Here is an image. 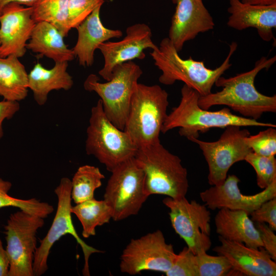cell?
Instances as JSON below:
<instances>
[{"label": "cell", "instance_id": "cell-29", "mask_svg": "<svg viewBox=\"0 0 276 276\" xmlns=\"http://www.w3.org/2000/svg\"><path fill=\"white\" fill-rule=\"evenodd\" d=\"M244 160L255 170L257 184L261 189H265L276 180L275 156H265L251 152L246 156Z\"/></svg>", "mask_w": 276, "mask_h": 276}, {"label": "cell", "instance_id": "cell-31", "mask_svg": "<svg viewBox=\"0 0 276 276\" xmlns=\"http://www.w3.org/2000/svg\"><path fill=\"white\" fill-rule=\"evenodd\" d=\"M246 142L252 152L265 156L276 154L275 127H269L255 135H249Z\"/></svg>", "mask_w": 276, "mask_h": 276}, {"label": "cell", "instance_id": "cell-3", "mask_svg": "<svg viewBox=\"0 0 276 276\" xmlns=\"http://www.w3.org/2000/svg\"><path fill=\"white\" fill-rule=\"evenodd\" d=\"M238 44L232 42L228 54L222 64L215 69L206 67L202 61L191 57L182 59L168 37L163 38L159 46L152 50L150 55L154 65L162 72L159 82L166 85L180 81L199 93L200 96L212 93V88L220 76L232 66L230 59Z\"/></svg>", "mask_w": 276, "mask_h": 276}, {"label": "cell", "instance_id": "cell-30", "mask_svg": "<svg viewBox=\"0 0 276 276\" xmlns=\"http://www.w3.org/2000/svg\"><path fill=\"white\" fill-rule=\"evenodd\" d=\"M198 276H224L230 275L232 267L222 255L211 256L206 252L195 255Z\"/></svg>", "mask_w": 276, "mask_h": 276}, {"label": "cell", "instance_id": "cell-18", "mask_svg": "<svg viewBox=\"0 0 276 276\" xmlns=\"http://www.w3.org/2000/svg\"><path fill=\"white\" fill-rule=\"evenodd\" d=\"M220 244L213 250L229 262L232 269L240 275L275 276L276 263L265 250L250 247L219 236Z\"/></svg>", "mask_w": 276, "mask_h": 276}, {"label": "cell", "instance_id": "cell-19", "mask_svg": "<svg viewBox=\"0 0 276 276\" xmlns=\"http://www.w3.org/2000/svg\"><path fill=\"white\" fill-rule=\"evenodd\" d=\"M229 1V27L239 31L254 28L264 41L274 39L272 31L276 28V3L261 5L244 3L240 0Z\"/></svg>", "mask_w": 276, "mask_h": 276}, {"label": "cell", "instance_id": "cell-32", "mask_svg": "<svg viewBox=\"0 0 276 276\" xmlns=\"http://www.w3.org/2000/svg\"><path fill=\"white\" fill-rule=\"evenodd\" d=\"M104 0H69L68 22L70 29L76 28Z\"/></svg>", "mask_w": 276, "mask_h": 276}, {"label": "cell", "instance_id": "cell-13", "mask_svg": "<svg viewBox=\"0 0 276 276\" xmlns=\"http://www.w3.org/2000/svg\"><path fill=\"white\" fill-rule=\"evenodd\" d=\"M176 256L173 245L166 242L163 232L157 229L130 240L121 254L120 271L130 275L145 270L165 273Z\"/></svg>", "mask_w": 276, "mask_h": 276}, {"label": "cell", "instance_id": "cell-2", "mask_svg": "<svg viewBox=\"0 0 276 276\" xmlns=\"http://www.w3.org/2000/svg\"><path fill=\"white\" fill-rule=\"evenodd\" d=\"M199 97L198 92L183 84L181 89L180 102L168 114L162 133H166L179 128V135L189 140L198 138L200 132H206L213 128H225L229 126L276 127L275 125L270 123L261 122L235 114L227 107L217 111L202 108L198 103Z\"/></svg>", "mask_w": 276, "mask_h": 276}, {"label": "cell", "instance_id": "cell-4", "mask_svg": "<svg viewBox=\"0 0 276 276\" xmlns=\"http://www.w3.org/2000/svg\"><path fill=\"white\" fill-rule=\"evenodd\" d=\"M134 158L144 173L145 190L149 196L186 197L189 189L187 170L180 158L166 149L160 141L139 148Z\"/></svg>", "mask_w": 276, "mask_h": 276}, {"label": "cell", "instance_id": "cell-28", "mask_svg": "<svg viewBox=\"0 0 276 276\" xmlns=\"http://www.w3.org/2000/svg\"><path fill=\"white\" fill-rule=\"evenodd\" d=\"M12 183L0 178V209L6 207H15L32 215L45 218L54 211L53 206L36 198L25 200L9 195Z\"/></svg>", "mask_w": 276, "mask_h": 276}, {"label": "cell", "instance_id": "cell-7", "mask_svg": "<svg viewBox=\"0 0 276 276\" xmlns=\"http://www.w3.org/2000/svg\"><path fill=\"white\" fill-rule=\"evenodd\" d=\"M143 74L140 66L132 61L116 66L111 78L102 83L95 74L85 79L84 88L96 93L102 101L104 112L110 122L124 130L132 96Z\"/></svg>", "mask_w": 276, "mask_h": 276}, {"label": "cell", "instance_id": "cell-37", "mask_svg": "<svg viewBox=\"0 0 276 276\" xmlns=\"http://www.w3.org/2000/svg\"><path fill=\"white\" fill-rule=\"evenodd\" d=\"M10 262L6 249L0 238V276H8Z\"/></svg>", "mask_w": 276, "mask_h": 276}, {"label": "cell", "instance_id": "cell-23", "mask_svg": "<svg viewBox=\"0 0 276 276\" xmlns=\"http://www.w3.org/2000/svg\"><path fill=\"white\" fill-rule=\"evenodd\" d=\"M64 37L53 25L44 21L37 22L26 48L53 60L55 63L68 62L75 57L72 49L65 44Z\"/></svg>", "mask_w": 276, "mask_h": 276}, {"label": "cell", "instance_id": "cell-20", "mask_svg": "<svg viewBox=\"0 0 276 276\" xmlns=\"http://www.w3.org/2000/svg\"><path fill=\"white\" fill-rule=\"evenodd\" d=\"M101 7L97 8L76 28L78 39L72 50L79 64L84 67L93 65L95 52L101 44L123 35L121 30L108 29L103 25L100 17Z\"/></svg>", "mask_w": 276, "mask_h": 276}, {"label": "cell", "instance_id": "cell-1", "mask_svg": "<svg viewBox=\"0 0 276 276\" xmlns=\"http://www.w3.org/2000/svg\"><path fill=\"white\" fill-rule=\"evenodd\" d=\"M276 56L262 57L254 68L229 78L220 76L215 85L220 91L199 97V106L209 109L215 105H225L244 117L258 120L265 112H276V95L268 96L256 89L255 78L262 70L269 68L275 62Z\"/></svg>", "mask_w": 276, "mask_h": 276}, {"label": "cell", "instance_id": "cell-36", "mask_svg": "<svg viewBox=\"0 0 276 276\" xmlns=\"http://www.w3.org/2000/svg\"><path fill=\"white\" fill-rule=\"evenodd\" d=\"M18 102L6 100L0 101V140L4 135L3 123L5 120H9L19 111Z\"/></svg>", "mask_w": 276, "mask_h": 276}, {"label": "cell", "instance_id": "cell-5", "mask_svg": "<svg viewBox=\"0 0 276 276\" xmlns=\"http://www.w3.org/2000/svg\"><path fill=\"white\" fill-rule=\"evenodd\" d=\"M168 106V94L159 85L137 83L124 130L138 148L160 142Z\"/></svg>", "mask_w": 276, "mask_h": 276}, {"label": "cell", "instance_id": "cell-33", "mask_svg": "<svg viewBox=\"0 0 276 276\" xmlns=\"http://www.w3.org/2000/svg\"><path fill=\"white\" fill-rule=\"evenodd\" d=\"M165 274L167 276H198L195 255L187 246L184 247Z\"/></svg>", "mask_w": 276, "mask_h": 276}, {"label": "cell", "instance_id": "cell-12", "mask_svg": "<svg viewBox=\"0 0 276 276\" xmlns=\"http://www.w3.org/2000/svg\"><path fill=\"white\" fill-rule=\"evenodd\" d=\"M241 127H226L219 139L214 142L203 141L198 138L189 140L197 144L202 152L208 166V180L210 185L222 184L230 168L236 163L244 160L252 152L246 142L250 132Z\"/></svg>", "mask_w": 276, "mask_h": 276}, {"label": "cell", "instance_id": "cell-22", "mask_svg": "<svg viewBox=\"0 0 276 276\" xmlns=\"http://www.w3.org/2000/svg\"><path fill=\"white\" fill-rule=\"evenodd\" d=\"M68 62H55L47 69L37 62L28 74V87L40 106L47 102L49 93L54 90L70 89L74 84L72 77L67 72Z\"/></svg>", "mask_w": 276, "mask_h": 276}, {"label": "cell", "instance_id": "cell-10", "mask_svg": "<svg viewBox=\"0 0 276 276\" xmlns=\"http://www.w3.org/2000/svg\"><path fill=\"white\" fill-rule=\"evenodd\" d=\"M44 218L20 210L11 214L4 226L10 262L8 276H34L36 234Z\"/></svg>", "mask_w": 276, "mask_h": 276}, {"label": "cell", "instance_id": "cell-38", "mask_svg": "<svg viewBox=\"0 0 276 276\" xmlns=\"http://www.w3.org/2000/svg\"><path fill=\"white\" fill-rule=\"evenodd\" d=\"M39 0H0V13L3 8L8 4L16 3L28 7L33 6Z\"/></svg>", "mask_w": 276, "mask_h": 276}, {"label": "cell", "instance_id": "cell-21", "mask_svg": "<svg viewBox=\"0 0 276 276\" xmlns=\"http://www.w3.org/2000/svg\"><path fill=\"white\" fill-rule=\"evenodd\" d=\"M249 215L242 210L219 209L215 217L216 233L228 240L254 248L263 247L260 234Z\"/></svg>", "mask_w": 276, "mask_h": 276}, {"label": "cell", "instance_id": "cell-34", "mask_svg": "<svg viewBox=\"0 0 276 276\" xmlns=\"http://www.w3.org/2000/svg\"><path fill=\"white\" fill-rule=\"evenodd\" d=\"M255 222L267 223L273 231L276 230V197L263 202L250 214Z\"/></svg>", "mask_w": 276, "mask_h": 276}, {"label": "cell", "instance_id": "cell-9", "mask_svg": "<svg viewBox=\"0 0 276 276\" xmlns=\"http://www.w3.org/2000/svg\"><path fill=\"white\" fill-rule=\"evenodd\" d=\"M71 180L67 177H63L55 189L58 198L57 211L48 232L40 241L39 247L36 248L33 265L35 276H40L46 272L48 269V259L52 246L66 234L73 236L82 248L84 259L82 270L84 275H90L89 259L90 255L103 252L87 244L78 235L71 216Z\"/></svg>", "mask_w": 276, "mask_h": 276}, {"label": "cell", "instance_id": "cell-24", "mask_svg": "<svg viewBox=\"0 0 276 276\" xmlns=\"http://www.w3.org/2000/svg\"><path fill=\"white\" fill-rule=\"evenodd\" d=\"M29 89L28 74L19 58L0 57V96L19 102L27 97Z\"/></svg>", "mask_w": 276, "mask_h": 276}, {"label": "cell", "instance_id": "cell-8", "mask_svg": "<svg viewBox=\"0 0 276 276\" xmlns=\"http://www.w3.org/2000/svg\"><path fill=\"white\" fill-rule=\"evenodd\" d=\"M104 194L115 221L137 215L149 196L145 190V175L134 157L111 172Z\"/></svg>", "mask_w": 276, "mask_h": 276}, {"label": "cell", "instance_id": "cell-25", "mask_svg": "<svg viewBox=\"0 0 276 276\" xmlns=\"http://www.w3.org/2000/svg\"><path fill=\"white\" fill-rule=\"evenodd\" d=\"M71 212L81 222L85 238L95 236L96 228L109 223L111 219V210L105 201L95 198L72 206Z\"/></svg>", "mask_w": 276, "mask_h": 276}, {"label": "cell", "instance_id": "cell-39", "mask_svg": "<svg viewBox=\"0 0 276 276\" xmlns=\"http://www.w3.org/2000/svg\"><path fill=\"white\" fill-rule=\"evenodd\" d=\"M244 3L252 5H269L276 3V0H241Z\"/></svg>", "mask_w": 276, "mask_h": 276}, {"label": "cell", "instance_id": "cell-6", "mask_svg": "<svg viewBox=\"0 0 276 276\" xmlns=\"http://www.w3.org/2000/svg\"><path fill=\"white\" fill-rule=\"evenodd\" d=\"M138 148L129 135L114 126L105 114L99 99L91 109L86 129L85 151L111 172L134 156Z\"/></svg>", "mask_w": 276, "mask_h": 276}, {"label": "cell", "instance_id": "cell-15", "mask_svg": "<svg viewBox=\"0 0 276 276\" xmlns=\"http://www.w3.org/2000/svg\"><path fill=\"white\" fill-rule=\"evenodd\" d=\"M32 7L16 3L6 5L0 13V57L24 56L36 22Z\"/></svg>", "mask_w": 276, "mask_h": 276}, {"label": "cell", "instance_id": "cell-11", "mask_svg": "<svg viewBox=\"0 0 276 276\" xmlns=\"http://www.w3.org/2000/svg\"><path fill=\"white\" fill-rule=\"evenodd\" d=\"M163 202L170 210L174 230L195 255L207 252L211 248V213L205 204L186 197H167Z\"/></svg>", "mask_w": 276, "mask_h": 276}, {"label": "cell", "instance_id": "cell-35", "mask_svg": "<svg viewBox=\"0 0 276 276\" xmlns=\"http://www.w3.org/2000/svg\"><path fill=\"white\" fill-rule=\"evenodd\" d=\"M256 227L258 231L265 250L271 258L276 261V236L268 225L263 222H256Z\"/></svg>", "mask_w": 276, "mask_h": 276}, {"label": "cell", "instance_id": "cell-16", "mask_svg": "<svg viewBox=\"0 0 276 276\" xmlns=\"http://www.w3.org/2000/svg\"><path fill=\"white\" fill-rule=\"evenodd\" d=\"M239 178L235 175L227 176L221 185L212 186L200 193V198L211 210L228 209L242 210L249 215L263 202L276 197V180L258 193L243 194L239 188Z\"/></svg>", "mask_w": 276, "mask_h": 276}, {"label": "cell", "instance_id": "cell-27", "mask_svg": "<svg viewBox=\"0 0 276 276\" xmlns=\"http://www.w3.org/2000/svg\"><path fill=\"white\" fill-rule=\"evenodd\" d=\"M105 178L98 167L85 165L79 167L71 180V198L75 204L94 198L96 189Z\"/></svg>", "mask_w": 276, "mask_h": 276}, {"label": "cell", "instance_id": "cell-17", "mask_svg": "<svg viewBox=\"0 0 276 276\" xmlns=\"http://www.w3.org/2000/svg\"><path fill=\"white\" fill-rule=\"evenodd\" d=\"M175 4L168 38L179 53L184 44L214 29L213 17L202 0H173Z\"/></svg>", "mask_w": 276, "mask_h": 276}, {"label": "cell", "instance_id": "cell-26", "mask_svg": "<svg viewBox=\"0 0 276 276\" xmlns=\"http://www.w3.org/2000/svg\"><path fill=\"white\" fill-rule=\"evenodd\" d=\"M69 0H39L33 6L32 17L36 23L47 22L54 26L65 37L68 26Z\"/></svg>", "mask_w": 276, "mask_h": 276}, {"label": "cell", "instance_id": "cell-14", "mask_svg": "<svg viewBox=\"0 0 276 276\" xmlns=\"http://www.w3.org/2000/svg\"><path fill=\"white\" fill-rule=\"evenodd\" d=\"M126 36L118 41H105L98 47L104 58V65L98 73L106 81H109L114 67L135 59H144L146 49L154 50L157 46L152 40L150 27L144 23L129 26Z\"/></svg>", "mask_w": 276, "mask_h": 276}]
</instances>
